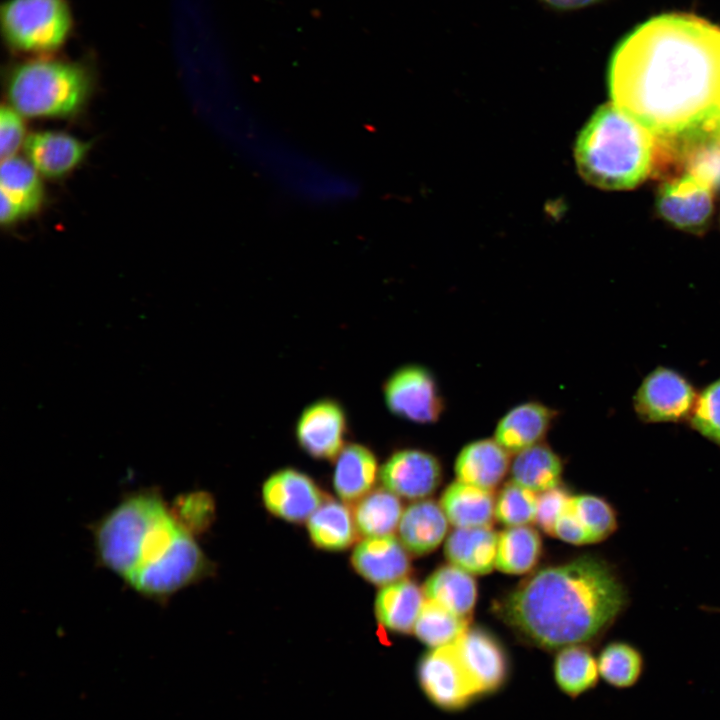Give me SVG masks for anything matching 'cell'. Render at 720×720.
Wrapping results in <instances>:
<instances>
[{
  "label": "cell",
  "instance_id": "cell-1",
  "mask_svg": "<svg viewBox=\"0 0 720 720\" xmlns=\"http://www.w3.org/2000/svg\"><path fill=\"white\" fill-rule=\"evenodd\" d=\"M609 89L653 135L685 127L720 107V27L686 13L649 19L617 45Z\"/></svg>",
  "mask_w": 720,
  "mask_h": 720
},
{
  "label": "cell",
  "instance_id": "cell-2",
  "mask_svg": "<svg viewBox=\"0 0 720 720\" xmlns=\"http://www.w3.org/2000/svg\"><path fill=\"white\" fill-rule=\"evenodd\" d=\"M625 601L623 585L608 564L581 556L535 572L495 610L522 640L552 651L595 640Z\"/></svg>",
  "mask_w": 720,
  "mask_h": 720
},
{
  "label": "cell",
  "instance_id": "cell-3",
  "mask_svg": "<svg viewBox=\"0 0 720 720\" xmlns=\"http://www.w3.org/2000/svg\"><path fill=\"white\" fill-rule=\"evenodd\" d=\"M190 533L159 493L143 490L106 513L93 535L99 561L129 584L166 560Z\"/></svg>",
  "mask_w": 720,
  "mask_h": 720
},
{
  "label": "cell",
  "instance_id": "cell-4",
  "mask_svg": "<svg viewBox=\"0 0 720 720\" xmlns=\"http://www.w3.org/2000/svg\"><path fill=\"white\" fill-rule=\"evenodd\" d=\"M653 134L614 103L599 107L580 132L575 161L581 176L606 190L631 189L652 170Z\"/></svg>",
  "mask_w": 720,
  "mask_h": 720
},
{
  "label": "cell",
  "instance_id": "cell-5",
  "mask_svg": "<svg viewBox=\"0 0 720 720\" xmlns=\"http://www.w3.org/2000/svg\"><path fill=\"white\" fill-rule=\"evenodd\" d=\"M93 87L87 65L46 57L17 63L6 78L8 104L27 118L75 117L85 108Z\"/></svg>",
  "mask_w": 720,
  "mask_h": 720
},
{
  "label": "cell",
  "instance_id": "cell-6",
  "mask_svg": "<svg viewBox=\"0 0 720 720\" xmlns=\"http://www.w3.org/2000/svg\"><path fill=\"white\" fill-rule=\"evenodd\" d=\"M0 27L10 50L43 55L66 43L73 16L67 0H7L1 5Z\"/></svg>",
  "mask_w": 720,
  "mask_h": 720
},
{
  "label": "cell",
  "instance_id": "cell-7",
  "mask_svg": "<svg viewBox=\"0 0 720 720\" xmlns=\"http://www.w3.org/2000/svg\"><path fill=\"white\" fill-rule=\"evenodd\" d=\"M383 396L394 416L415 424H434L445 410L436 377L420 364H406L393 371L383 384Z\"/></svg>",
  "mask_w": 720,
  "mask_h": 720
},
{
  "label": "cell",
  "instance_id": "cell-8",
  "mask_svg": "<svg viewBox=\"0 0 720 720\" xmlns=\"http://www.w3.org/2000/svg\"><path fill=\"white\" fill-rule=\"evenodd\" d=\"M697 397V391L684 375L659 366L642 380L633 397V407L645 423H677L690 418Z\"/></svg>",
  "mask_w": 720,
  "mask_h": 720
},
{
  "label": "cell",
  "instance_id": "cell-9",
  "mask_svg": "<svg viewBox=\"0 0 720 720\" xmlns=\"http://www.w3.org/2000/svg\"><path fill=\"white\" fill-rule=\"evenodd\" d=\"M417 680L428 700L443 711H461L478 699L453 643L433 648L420 658Z\"/></svg>",
  "mask_w": 720,
  "mask_h": 720
},
{
  "label": "cell",
  "instance_id": "cell-10",
  "mask_svg": "<svg viewBox=\"0 0 720 720\" xmlns=\"http://www.w3.org/2000/svg\"><path fill=\"white\" fill-rule=\"evenodd\" d=\"M453 645L478 698L504 688L510 677V662L503 645L492 633L468 627Z\"/></svg>",
  "mask_w": 720,
  "mask_h": 720
},
{
  "label": "cell",
  "instance_id": "cell-11",
  "mask_svg": "<svg viewBox=\"0 0 720 720\" xmlns=\"http://www.w3.org/2000/svg\"><path fill=\"white\" fill-rule=\"evenodd\" d=\"M347 424L345 410L338 401L319 399L299 415L295 426L297 443L313 458L336 459L345 446Z\"/></svg>",
  "mask_w": 720,
  "mask_h": 720
},
{
  "label": "cell",
  "instance_id": "cell-12",
  "mask_svg": "<svg viewBox=\"0 0 720 720\" xmlns=\"http://www.w3.org/2000/svg\"><path fill=\"white\" fill-rule=\"evenodd\" d=\"M379 478L387 490L406 499H423L437 489L442 467L431 453L414 448L394 452L383 463Z\"/></svg>",
  "mask_w": 720,
  "mask_h": 720
},
{
  "label": "cell",
  "instance_id": "cell-13",
  "mask_svg": "<svg viewBox=\"0 0 720 720\" xmlns=\"http://www.w3.org/2000/svg\"><path fill=\"white\" fill-rule=\"evenodd\" d=\"M45 201L42 177L26 158L3 159L0 168V223L10 227L36 214Z\"/></svg>",
  "mask_w": 720,
  "mask_h": 720
},
{
  "label": "cell",
  "instance_id": "cell-14",
  "mask_svg": "<svg viewBox=\"0 0 720 720\" xmlns=\"http://www.w3.org/2000/svg\"><path fill=\"white\" fill-rule=\"evenodd\" d=\"M657 208L661 216L674 226L697 231L711 217L713 189L699 178L684 174L662 185L657 196Z\"/></svg>",
  "mask_w": 720,
  "mask_h": 720
},
{
  "label": "cell",
  "instance_id": "cell-15",
  "mask_svg": "<svg viewBox=\"0 0 720 720\" xmlns=\"http://www.w3.org/2000/svg\"><path fill=\"white\" fill-rule=\"evenodd\" d=\"M262 497L273 515L294 523L308 520L325 499L314 480L293 468L281 469L268 477Z\"/></svg>",
  "mask_w": 720,
  "mask_h": 720
},
{
  "label": "cell",
  "instance_id": "cell-16",
  "mask_svg": "<svg viewBox=\"0 0 720 720\" xmlns=\"http://www.w3.org/2000/svg\"><path fill=\"white\" fill-rule=\"evenodd\" d=\"M91 148L87 141L57 130H40L28 134L24 144L25 158L42 178L62 179L76 170Z\"/></svg>",
  "mask_w": 720,
  "mask_h": 720
},
{
  "label": "cell",
  "instance_id": "cell-17",
  "mask_svg": "<svg viewBox=\"0 0 720 720\" xmlns=\"http://www.w3.org/2000/svg\"><path fill=\"white\" fill-rule=\"evenodd\" d=\"M351 563L360 576L381 586L402 580L411 571L407 549L393 535L365 538L354 548Z\"/></svg>",
  "mask_w": 720,
  "mask_h": 720
},
{
  "label": "cell",
  "instance_id": "cell-18",
  "mask_svg": "<svg viewBox=\"0 0 720 720\" xmlns=\"http://www.w3.org/2000/svg\"><path fill=\"white\" fill-rule=\"evenodd\" d=\"M556 417L554 408L540 401H525L501 416L493 438L508 452L516 454L541 443Z\"/></svg>",
  "mask_w": 720,
  "mask_h": 720
},
{
  "label": "cell",
  "instance_id": "cell-19",
  "mask_svg": "<svg viewBox=\"0 0 720 720\" xmlns=\"http://www.w3.org/2000/svg\"><path fill=\"white\" fill-rule=\"evenodd\" d=\"M510 452L494 438L466 444L458 453L454 470L457 480L492 490L503 480L510 467Z\"/></svg>",
  "mask_w": 720,
  "mask_h": 720
},
{
  "label": "cell",
  "instance_id": "cell-20",
  "mask_svg": "<svg viewBox=\"0 0 720 720\" xmlns=\"http://www.w3.org/2000/svg\"><path fill=\"white\" fill-rule=\"evenodd\" d=\"M498 534L490 527L456 528L444 546L449 562L469 574L484 575L496 566Z\"/></svg>",
  "mask_w": 720,
  "mask_h": 720
},
{
  "label": "cell",
  "instance_id": "cell-21",
  "mask_svg": "<svg viewBox=\"0 0 720 720\" xmlns=\"http://www.w3.org/2000/svg\"><path fill=\"white\" fill-rule=\"evenodd\" d=\"M447 517L433 500L409 505L401 516L399 540L410 553L422 556L435 550L447 534Z\"/></svg>",
  "mask_w": 720,
  "mask_h": 720
},
{
  "label": "cell",
  "instance_id": "cell-22",
  "mask_svg": "<svg viewBox=\"0 0 720 720\" xmlns=\"http://www.w3.org/2000/svg\"><path fill=\"white\" fill-rule=\"evenodd\" d=\"M377 474L374 453L362 444L349 443L336 457L333 486L342 501L357 502L372 490Z\"/></svg>",
  "mask_w": 720,
  "mask_h": 720
},
{
  "label": "cell",
  "instance_id": "cell-23",
  "mask_svg": "<svg viewBox=\"0 0 720 720\" xmlns=\"http://www.w3.org/2000/svg\"><path fill=\"white\" fill-rule=\"evenodd\" d=\"M424 602L421 588L404 578L383 586L378 592L375 615L384 628L395 633H411Z\"/></svg>",
  "mask_w": 720,
  "mask_h": 720
},
{
  "label": "cell",
  "instance_id": "cell-24",
  "mask_svg": "<svg viewBox=\"0 0 720 720\" xmlns=\"http://www.w3.org/2000/svg\"><path fill=\"white\" fill-rule=\"evenodd\" d=\"M492 490L455 481L443 492L440 506L447 519L457 528L490 526L495 516Z\"/></svg>",
  "mask_w": 720,
  "mask_h": 720
},
{
  "label": "cell",
  "instance_id": "cell-25",
  "mask_svg": "<svg viewBox=\"0 0 720 720\" xmlns=\"http://www.w3.org/2000/svg\"><path fill=\"white\" fill-rule=\"evenodd\" d=\"M307 529L313 544L326 551H342L357 539L353 513L339 501L331 498L322 504L307 520Z\"/></svg>",
  "mask_w": 720,
  "mask_h": 720
},
{
  "label": "cell",
  "instance_id": "cell-26",
  "mask_svg": "<svg viewBox=\"0 0 720 720\" xmlns=\"http://www.w3.org/2000/svg\"><path fill=\"white\" fill-rule=\"evenodd\" d=\"M424 595L451 612L470 619L473 612L477 587L473 577L454 566L444 565L435 570L423 586Z\"/></svg>",
  "mask_w": 720,
  "mask_h": 720
},
{
  "label": "cell",
  "instance_id": "cell-27",
  "mask_svg": "<svg viewBox=\"0 0 720 720\" xmlns=\"http://www.w3.org/2000/svg\"><path fill=\"white\" fill-rule=\"evenodd\" d=\"M562 471L561 458L543 442L516 453L510 467L512 481L534 492L557 487Z\"/></svg>",
  "mask_w": 720,
  "mask_h": 720
},
{
  "label": "cell",
  "instance_id": "cell-28",
  "mask_svg": "<svg viewBox=\"0 0 720 720\" xmlns=\"http://www.w3.org/2000/svg\"><path fill=\"white\" fill-rule=\"evenodd\" d=\"M553 676L558 688L567 696H578L593 689L599 680L597 659L583 645L558 650L553 662Z\"/></svg>",
  "mask_w": 720,
  "mask_h": 720
},
{
  "label": "cell",
  "instance_id": "cell-29",
  "mask_svg": "<svg viewBox=\"0 0 720 720\" xmlns=\"http://www.w3.org/2000/svg\"><path fill=\"white\" fill-rule=\"evenodd\" d=\"M402 514L397 495L386 488L371 490L356 502L353 511L358 533L365 538L392 535Z\"/></svg>",
  "mask_w": 720,
  "mask_h": 720
},
{
  "label": "cell",
  "instance_id": "cell-30",
  "mask_svg": "<svg viewBox=\"0 0 720 720\" xmlns=\"http://www.w3.org/2000/svg\"><path fill=\"white\" fill-rule=\"evenodd\" d=\"M541 552L537 530L527 525L508 527L498 534L496 568L508 574H525L538 563Z\"/></svg>",
  "mask_w": 720,
  "mask_h": 720
},
{
  "label": "cell",
  "instance_id": "cell-31",
  "mask_svg": "<svg viewBox=\"0 0 720 720\" xmlns=\"http://www.w3.org/2000/svg\"><path fill=\"white\" fill-rule=\"evenodd\" d=\"M470 619L456 615L442 605L425 600L413 632L426 646L438 648L453 643L468 627Z\"/></svg>",
  "mask_w": 720,
  "mask_h": 720
},
{
  "label": "cell",
  "instance_id": "cell-32",
  "mask_svg": "<svg viewBox=\"0 0 720 720\" xmlns=\"http://www.w3.org/2000/svg\"><path fill=\"white\" fill-rule=\"evenodd\" d=\"M597 663L601 678L617 689L633 687L644 669L641 653L625 642L607 644L601 650Z\"/></svg>",
  "mask_w": 720,
  "mask_h": 720
},
{
  "label": "cell",
  "instance_id": "cell-33",
  "mask_svg": "<svg viewBox=\"0 0 720 720\" xmlns=\"http://www.w3.org/2000/svg\"><path fill=\"white\" fill-rule=\"evenodd\" d=\"M537 496L514 481L505 483L495 504V517L508 526H524L535 521Z\"/></svg>",
  "mask_w": 720,
  "mask_h": 720
},
{
  "label": "cell",
  "instance_id": "cell-34",
  "mask_svg": "<svg viewBox=\"0 0 720 720\" xmlns=\"http://www.w3.org/2000/svg\"><path fill=\"white\" fill-rule=\"evenodd\" d=\"M571 501L592 543L606 539L615 531L617 526L615 511L603 498L583 494L572 496Z\"/></svg>",
  "mask_w": 720,
  "mask_h": 720
},
{
  "label": "cell",
  "instance_id": "cell-35",
  "mask_svg": "<svg viewBox=\"0 0 720 720\" xmlns=\"http://www.w3.org/2000/svg\"><path fill=\"white\" fill-rule=\"evenodd\" d=\"M689 419L698 433L720 446V377L698 394Z\"/></svg>",
  "mask_w": 720,
  "mask_h": 720
},
{
  "label": "cell",
  "instance_id": "cell-36",
  "mask_svg": "<svg viewBox=\"0 0 720 720\" xmlns=\"http://www.w3.org/2000/svg\"><path fill=\"white\" fill-rule=\"evenodd\" d=\"M27 136L24 116L9 104L3 105L0 110L1 160L16 156Z\"/></svg>",
  "mask_w": 720,
  "mask_h": 720
},
{
  "label": "cell",
  "instance_id": "cell-37",
  "mask_svg": "<svg viewBox=\"0 0 720 720\" xmlns=\"http://www.w3.org/2000/svg\"><path fill=\"white\" fill-rule=\"evenodd\" d=\"M570 497L569 493L559 486L542 491L537 496L535 522L546 534L555 536L556 521Z\"/></svg>",
  "mask_w": 720,
  "mask_h": 720
},
{
  "label": "cell",
  "instance_id": "cell-38",
  "mask_svg": "<svg viewBox=\"0 0 720 720\" xmlns=\"http://www.w3.org/2000/svg\"><path fill=\"white\" fill-rule=\"evenodd\" d=\"M571 498L572 496L556 521L555 536L574 545L592 543L590 535L574 511Z\"/></svg>",
  "mask_w": 720,
  "mask_h": 720
},
{
  "label": "cell",
  "instance_id": "cell-39",
  "mask_svg": "<svg viewBox=\"0 0 720 720\" xmlns=\"http://www.w3.org/2000/svg\"><path fill=\"white\" fill-rule=\"evenodd\" d=\"M185 507L186 515L193 529H205L213 520L214 502L206 493L190 496L185 502Z\"/></svg>",
  "mask_w": 720,
  "mask_h": 720
},
{
  "label": "cell",
  "instance_id": "cell-40",
  "mask_svg": "<svg viewBox=\"0 0 720 720\" xmlns=\"http://www.w3.org/2000/svg\"><path fill=\"white\" fill-rule=\"evenodd\" d=\"M552 8L558 10L579 9L598 2L599 0H542Z\"/></svg>",
  "mask_w": 720,
  "mask_h": 720
}]
</instances>
